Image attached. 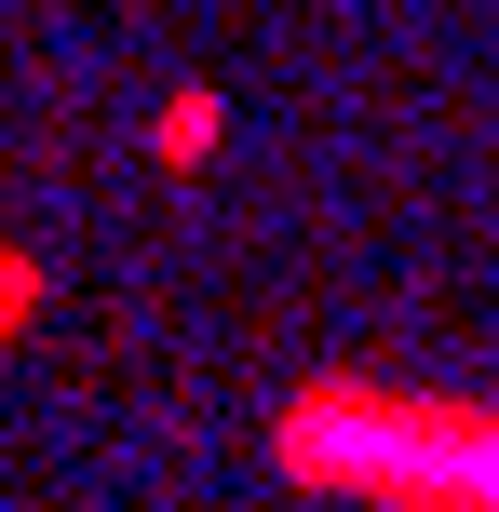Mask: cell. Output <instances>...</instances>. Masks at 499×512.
I'll use <instances>...</instances> for the list:
<instances>
[{"mask_svg":"<svg viewBox=\"0 0 499 512\" xmlns=\"http://www.w3.org/2000/svg\"><path fill=\"white\" fill-rule=\"evenodd\" d=\"M284 486L351 512H499V405L473 391H392V378H297L270 418Z\"/></svg>","mask_w":499,"mask_h":512,"instance_id":"1","label":"cell"},{"mask_svg":"<svg viewBox=\"0 0 499 512\" xmlns=\"http://www.w3.org/2000/svg\"><path fill=\"white\" fill-rule=\"evenodd\" d=\"M27 310H41V256H14V243H0V337H14Z\"/></svg>","mask_w":499,"mask_h":512,"instance_id":"3","label":"cell"},{"mask_svg":"<svg viewBox=\"0 0 499 512\" xmlns=\"http://www.w3.org/2000/svg\"><path fill=\"white\" fill-rule=\"evenodd\" d=\"M216 135H230V95H216V81H189V95H162L149 162H162V176H203V162H216Z\"/></svg>","mask_w":499,"mask_h":512,"instance_id":"2","label":"cell"}]
</instances>
